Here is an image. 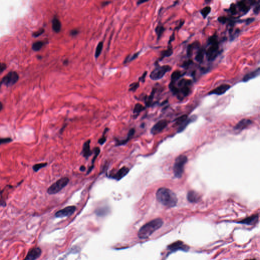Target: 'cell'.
<instances>
[{"instance_id":"52a82bcc","label":"cell","mask_w":260,"mask_h":260,"mask_svg":"<svg viewBox=\"0 0 260 260\" xmlns=\"http://www.w3.org/2000/svg\"><path fill=\"white\" fill-rule=\"evenodd\" d=\"M69 181V179L67 177L60 178L49 186L47 189V193L49 194H57L68 185Z\"/></svg>"},{"instance_id":"44dd1931","label":"cell","mask_w":260,"mask_h":260,"mask_svg":"<svg viewBox=\"0 0 260 260\" xmlns=\"http://www.w3.org/2000/svg\"><path fill=\"white\" fill-rule=\"evenodd\" d=\"M186 74V72L182 73L180 70H175L172 73L171 75V81L170 83L175 84L176 81H177L181 77L184 76Z\"/></svg>"},{"instance_id":"e0dca14e","label":"cell","mask_w":260,"mask_h":260,"mask_svg":"<svg viewBox=\"0 0 260 260\" xmlns=\"http://www.w3.org/2000/svg\"><path fill=\"white\" fill-rule=\"evenodd\" d=\"M260 68H258V69L254 70L253 71L246 74V75L244 76L242 81V82H248L250 80L253 79L254 78H257V77L260 75Z\"/></svg>"},{"instance_id":"d590c367","label":"cell","mask_w":260,"mask_h":260,"mask_svg":"<svg viewBox=\"0 0 260 260\" xmlns=\"http://www.w3.org/2000/svg\"><path fill=\"white\" fill-rule=\"evenodd\" d=\"M188 119V116L186 115H183L181 117H178L175 120V126H178V125H181L183 123H184L185 121H186Z\"/></svg>"},{"instance_id":"f1b7e54d","label":"cell","mask_w":260,"mask_h":260,"mask_svg":"<svg viewBox=\"0 0 260 260\" xmlns=\"http://www.w3.org/2000/svg\"><path fill=\"white\" fill-rule=\"evenodd\" d=\"M196 119H197V117L196 115H192V117H190V118L187 119L186 121L182 123V125H180V127L178 130V132L182 131L190 123H192V121H195Z\"/></svg>"},{"instance_id":"4dcf8cb0","label":"cell","mask_w":260,"mask_h":260,"mask_svg":"<svg viewBox=\"0 0 260 260\" xmlns=\"http://www.w3.org/2000/svg\"><path fill=\"white\" fill-rule=\"evenodd\" d=\"M103 48V42L102 41H101L97 46L96 49L95 51V54H94L95 58L98 59L99 57V56L101 55V52L102 51Z\"/></svg>"},{"instance_id":"836d02e7","label":"cell","mask_w":260,"mask_h":260,"mask_svg":"<svg viewBox=\"0 0 260 260\" xmlns=\"http://www.w3.org/2000/svg\"><path fill=\"white\" fill-rule=\"evenodd\" d=\"M44 45V42L43 41H37L34 43L32 45V49L35 51H39Z\"/></svg>"},{"instance_id":"60d3db41","label":"cell","mask_w":260,"mask_h":260,"mask_svg":"<svg viewBox=\"0 0 260 260\" xmlns=\"http://www.w3.org/2000/svg\"><path fill=\"white\" fill-rule=\"evenodd\" d=\"M194 63L193 61L190 59H189L188 61H184L183 63H182V65L181 67L182 68H184L185 69H188L190 65H192V63Z\"/></svg>"},{"instance_id":"816d5d0a","label":"cell","mask_w":260,"mask_h":260,"mask_svg":"<svg viewBox=\"0 0 260 260\" xmlns=\"http://www.w3.org/2000/svg\"><path fill=\"white\" fill-rule=\"evenodd\" d=\"M184 23V20H183V21H180V23H179V24L178 25L177 27H176L175 28V30H177L178 31L179 29L182 27V26L183 25Z\"/></svg>"},{"instance_id":"7c38bea8","label":"cell","mask_w":260,"mask_h":260,"mask_svg":"<svg viewBox=\"0 0 260 260\" xmlns=\"http://www.w3.org/2000/svg\"><path fill=\"white\" fill-rule=\"evenodd\" d=\"M168 125V122L166 120L163 119L159 121L156 123L151 129V133L153 135H156L160 133L164 130Z\"/></svg>"},{"instance_id":"4fadbf2b","label":"cell","mask_w":260,"mask_h":260,"mask_svg":"<svg viewBox=\"0 0 260 260\" xmlns=\"http://www.w3.org/2000/svg\"><path fill=\"white\" fill-rule=\"evenodd\" d=\"M168 248V249L171 252H175L178 250H181L184 252H187L189 250V247L188 246L185 245L183 242L180 241H178L170 244Z\"/></svg>"},{"instance_id":"8992f818","label":"cell","mask_w":260,"mask_h":260,"mask_svg":"<svg viewBox=\"0 0 260 260\" xmlns=\"http://www.w3.org/2000/svg\"><path fill=\"white\" fill-rule=\"evenodd\" d=\"M171 69V67L169 65H156V68L150 74V78L153 81L160 80L164 77L167 73L170 72Z\"/></svg>"},{"instance_id":"ffe728a7","label":"cell","mask_w":260,"mask_h":260,"mask_svg":"<svg viewBox=\"0 0 260 260\" xmlns=\"http://www.w3.org/2000/svg\"><path fill=\"white\" fill-rule=\"evenodd\" d=\"M90 140H88L86 142L83 146L82 154L83 156L86 159H88L92 154V152L90 148Z\"/></svg>"},{"instance_id":"4316f807","label":"cell","mask_w":260,"mask_h":260,"mask_svg":"<svg viewBox=\"0 0 260 260\" xmlns=\"http://www.w3.org/2000/svg\"><path fill=\"white\" fill-rule=\"evenodd\" d=\"M135 129H131L129 131L127 138L125 139V140L119 141L117 143V146H122V145H125V144L127 143V142L129 141V140L131 139L133 137V136L134 134H135Z\"/></svg>"},{"instance_id":"7402d4cb","label":"cell","mask_w":260,"mask_h":260,"mask_svg":"<svg viewBox=\"0 0 260 260\" xmlns=\"http://www.w3.org/2000/svg\"><path fill=\"white\" fill-rule=\"evenodd\" d=\"M200 199L199 194L194 190H190L188 192L187 199L190 202L196 203Z\"/></svg>"},{"instance_id":"1f68e13d","label":"cell","mask_w":260,"mask_h":260,"mask_svg":"<svg viewBox=\"0 0 260 260\" xmlns=\"http://www.w3.org/2000/svg\"><path fill=\"white\" fill-rule=\"evenodd\" d=\"M145 109L146 107L144 106L140 103H137L135 105L134 108L133 113L135 114H138L140 113L142 111L144 110Z\"/></svg>"},{"instance_id":"c3c4849f","label":"cell","mask_w":260,"mask_h":260,"mask_svg":"<svg viewBox=\"0 0 260 260\" xmlns=\"http://www.w3.org/2000/svg\"><path fill=\"white\" fill-rule=\"evenodd\" d=\"M70 35L72 36L73 37L76 36V35H78L79 34V31L77 29H73L71 31H70Z\"/></svg>"},{"instance_id":"9f6ffc18","label":"cell","mask_w":260,"mask_h":260,"mask_svg":"<svg viewBox=\"0 0 260 260\" xmlns=\"http://www.w3.org/2000/svg\"><path fill=\"white\" fill-rule=\"evenodd\" d=\"M3 104L1 102H0V111L2 110V109H3Z\"/></svg>"},{"instance_id":"f546056e","label":"cell","mask_w":260,"mask_h":260,"mask_svg":"<svg viewBox=\"0 0 260 260\" xmlns=\"http://www.w3.org/2000/svg\"><path fill=\"white\" fill-rule=\"evenodd\" d=\"M100 148H94V157H93V159H92V166H90V168H89V169H88V173H90V172L92 171V169H93V168H94V162H95V161H96V160L97 157L98 156L99 154H100Z\"/></svg>"},{"instance_id":"6f0895ef","label":"cell","mask_w":260,"mask_h":260,"mask_svg":"<svg viewBox=\"0 0 260 260\" xmlns=\"http://www.w3.org/2000/svg\"><path fill=\"white\" fill-rule=\"evenodd\" d=\"M68 63V60H65V61H63V64H65V65H67Z\"/></svg>"},{"instance_id":"7dc6e473","label":"cell","mask_w":260,"mask_h":260,"mask_svg":"<svg viewBox=\"0 0 260 260\" xmlns=\"http://www.w3.org/2000/svg\"><path fill=\"white\" fill-rule=\"evenodd\" d=\"M255 20V19L254 18V17H250V18H248V19H245V23H246V25H249L251 23H252V22H254V21Z\"/></svg>"},{"instance_id":"f6af8a7d","label":"cell","mask_w":260,"mask_h":260,"mask_svg":"<svg viewBox=\"0 0 260 260\" xmlns=\"http://www.w3.org/2000/svg\"><path fill=\"white\" fill-rule=\"evenodd\" d=\"M217 21L222 24H225L227 22L228 18L225 17H219L217 18Z\"/></svg>"},{"instance_id":"e575fe53","label":"cell","mask_w":260,"mask_h":260,"mask_svg":"<svg viewBox=\"0 0 260 260\" xmlns=\"http://www.w3.org/2000/svg\"><path fill=\"white\" fill-rule=\"evenodd\" d=\"M140 53V51H139V52H136V53H134V54L131 55H131L128 56L127 58H126V59H125V61H124V63H128V62L133 61L134 60L136 59L138 57V56L139 55Z\"/></svg>"},{"instance_id":"2e32d148","label":"cell","mask_w":260,"mask_h":260,"mask_svg":"<svg viewBox=\"0 0 260 260\" xmlns=\"http://www.w3.org/2000/svg\"><path fill=\"white\" fill-rule=\"evenodd\" d=\"M201 47L200 43L198 41H196L191 44H188L186 49V55L188 57H191L193 54L194 49H198Z\"/></svg>"},{"instance_id":"603a6c76","label":"cell","mask_w":260,"mask_h":260,"mask_svg":"<svg viewBox=\"0 0 260 260\" xmlns=\"http://www.w3.org/2000/svg\"><path fill=\"white\" fill-rule=\"evenodd\" d=\"M173 50L172 48V44H168L167 49L161 51V56L159 59V61H161L163 59H164V58L169 57L173 54Z\"/></svg>"},{"instance_id":"6da1fadb","label":"cell","mask_w":260,"mask_h":260,"mask_svg":"<svg viewBox=\"0 0 260 260\" xmlns=\"http://www.w3.org/2000/svg\"><path fill=\"white\" fill-rule=\"evenodd\" d=\"M156 198L160 203L168 207H174L177 203V198L173 191L166 188H159Z\"/></svg>"},{"instance_id":"b9f144b4","label":"cell","mask_w":260,"mask_h":260,"mask_svg":"<svg viewBox=\"0 0 260 260\" xmlns=\"http://www.w3.org/2000/svg\"><path fill=\"white\" fill-rule=\"evenodd\" d=\"M12 141V139L10 138H0V144H6Z\"/></svg>"},{"instance_id":"ac0fdd59","label":"cell","mask_w":260,"mask_h":260,"mask_svg":"<svg viewBox=\"0 0 260 260\" xmlns=\"http://www.w3.org/2000/svg\"><path fill=\"white\" fill-rule=\"evenodd\" d=\"M258 219H259L258 214H254L250 216V217H247L238 223L242 224H246L248 225H252L254 224H256L258 222Z\"/></svg>"},{"instance_id":"680465c9","label":"cell","mask_w":260,"mask_h":260,"mask_svg":"<svg viewBox=\"0 0 260 260\" xmlns=\"http://www.w3.org/2000/svg\"><path fill=\"white\" fill-rule=\"evenodd\" d=\"M1 85H2V82L0 81V88H1Z\"/></svg>"},{"instance_id":"11a10c76","label":"cell","mask_w":260,"mask_h":260,"mask_svg":"<svg viewBox=\"0 0 260 260\" xmlns=\"http://www.w3.org/2000/svg\"><path fill=\"white\" fill-rule=\"evenodd\" d=\"M79 169H80L81 171H84L86 170V167H85L84 166H81L80 167Z\"/></svg>"},{"instance_id":"7bdbcfd3","label":"cell","mask_w":260,"mask_h":260,"mask_svg":"<svg viewBox=\"0 0 260 260\" xmlns=\"http://www.w3.org/2000/svg\"><path fill=\"white\" fill-rule=\"evenodd\" d=\"M108 130V129H105V130L104 132V133H103V135L102 137L99 140V143L101 145H102L105 142H106V138L105 137V134L106 133V131Z\"/></svg>"},{"instance_id":"5b68a950","label":"cell","mask_w":260,"mask_h":260,"mask_svg":"<svg viewBox=\"0 0 260 260\" xmlns=\"http://www.w3.org/2000/svg\"><path fill=\"white\" fill-rule=\"evenodd\" d=\"M188 162V158L184 155L178 156L175 161L173 166L174 175L177 178H180L184 172L185 165Z\"/></svg>"},{"instance_id":"83f0119b","label":"cell","mask_w":260,"mask_h":260,"mask_svg":"<svg viewBox=\"0 0 260 260\" xmlns=\"http://www.w3.org/2000/svg\"><path fill=\"white\" fill-rule=\"evenodd\" d=\"M166 29L165 28L163 25L162 24H159L155 29V32L157 36V41H159L162 37Z\"/></svg>"},{"instance_id":"74e56055","label":"cell","mask_w":260,"mask_h":260,"mask_svg":"<svg viewBox=\"0 0 260 260\" xmlns=\"http://www.w3.org/2000/svg\"><path fill=\"white\" fill-rule=\"evenodd\" d=\"M139 82H135L130 84L129 86V91L133 92H135L136 90H137L138 88H139Z\"/></svg>"},{"instance_id":"ba28073f","label":"cell","mask_w":260,"mask_h":260,"mask_svg":"<svg viewBox=\"0 0 260 260\" xmlns=\"http://www.w3.org/2000/svg\"><path fill=\"white\" fill-rule=\"evenodd\" d=\"M19 79V74L15 72H10L5 76L2 80V83L7 86H12Z\"/></svg>"},{"instance_id":"d6986e66","label":"cell","mask_w":260,"mask_h":260,"mask_svg":"<svg viewBox=\"0 0 260 260\" xmlns=\"http://www.w3.org/2000/svg\"><path fill=\"white\" fill-rule=\"evenodd\" d=\"M252 121L248 119H243L236 125L235 129L237 130H242L246 129L252 124Z\"/></svg>"},{"instance_id":"cb8c5ba5","label":"cell","mask_w":260,"mask_h":260,"mask_svg":"<svg viewBox=\"0 0 260 260\" xmlns=\"http://www.w3.org/2000/svg\"><path fill=\"white\" fill-rule=\"evenodd\" d=\"M205 54V48L203 47H200V48L198 49V50L197 51V54H196V55L195 57H194L195 61L198 62V63H202Z\"/></svg>"},{"instance_id":"bcb514c9","label":"cell","mask_w":260,"mask_h":260,"mask_svg":"<svg viewBox=\"0 0 260 260\" xmlns=\"http://www.w3.org/2000/svg\"><path fill=\"white\" fill-rule=\"evenodd\" d=\"M147 74H148L147 71L144 72L143 75L141 77H140L139 78V82H141L142 83H144V82H145L146 76L147 75Z\"/></svg>"},{"instance_id":"f907efd6","label":"cell","mask_w":260,"mask_h":260,"mask_svg":"<svg viewBox=\"0 0 260 260\" xmlns=\"http://www.w3.org/2000/svg\"><path fill=\"white\" fill-rule=\"evenodd\" d=\"M174 40H175V33H174V32H173L172 35H171V36H170L169 40L168 41V44H172V42L174 41Z\"/></svg>"},{"instance_id":"ee69618b","label":"cell","mask_w":260,"mask_h":260,"mask_svg":"<svg viewBox=\"0 0 260 260\" xmlns=\"http://www.w3.org/2000/svg\"><path fill=\"white\" fill-rule=\"evenodd\" d=\"M44 31H45V30H44V29H40L38 31H37V32H35L33 33V36L34 37H38L39 36L42 35V34H43V33L44 32Z\"/></svg>"},{"instance_id":"9c48e42d","label":"cell","mask_w":260,"mask_h":260,"mask_svg":"<svg viewBox=\"0 0 260 260\" xmlns=\"http://www.w3.org/2000/svg\"><path fill=\"white\" fill-rule=\"evenodd\" d=\"M76 210V207L75 206H69L63 209L59 210L55 214L57 217H69L72 215Z\"/></svg>"},{"instance_id":"ab89813d","label":"cell","mask_w":260,"mask_h":260,"mask_svg":"<svg viewBox=\"0 0 260 260\" xmlns=\"http://www.w3.org/2000/svg\"><path fill=\"white\" fill-rule=\"evenodd\" d=\"M255 6L254 7V9H253V12L256 15H258L259 14L260 11V2L259 1L258 2H257L256 4L254 5Z\"/></svg>"},{"instance_id":"3957f363","label":"cell","mask_w":260,"mask_h":260,"mask_svg":"<svg viewBox=\"0 0 260 260\" xmlns=\"http://www.w3.org/2000/svg\"><path fill=\"white\" fill-rule=\"evenodd\" d=\"M163 224V221L161 219H156L148 222L140 229L138 236L140 239H146L160 229Z\"/></svg>"},{"instance_id":"484cf974","label":"cell","mask_w":260,"mask_h":260,"mask_svg":"<svg viewBox=\"0 0 260 260\" xmlns=\"http://www.w3.org/2000/svg\"><path fill=\"white\" fill-rule=\"evenodd\" d=\"M156 88H153L152 90V92L150 96L146 95V96L144 97V102L146 103V106L147 107H150L152 105L153 100H154V94H156Z\"/></svg>"},{"instance_id":"db71d44e","label":"cell","mask_w":260,"mask_h":260,"mask_svg":"<svg viewBox=\"0 0 260 260\" xmlns=\"http://www.w3.org/2000/svg\"><path fill=\"white\" fill-rule=\"evenodd\" d=\"M110 3L111 2H108V1L103 2L102 3V6H106L107 5H108V4Z\"/></svg>"},{"instance_id":"8fae6325","label":"cell","mask_w":260,"mask_h":260,"mask_svg":"<svg viewBox=\"0 0 260 260\" xmlns=\"http://www.w3.org/2000/svg\"><path fill=\"white\" fill-rule=\"evenodd\" d=\"M257 1H249L250 4H248L246 3V1H239L237 3L238 8L239 10L243 13L244 15L247 14L250 9V6L252 5H254L256 4Z\"/></svg>"},{"instance_id":"7a4b0ae2","label":"cell","mask_w":260,"mask_h":260,"mask_svg":"<svg viewBox=\"0 0 260 260\" xmlns=\"http://www.w3.org/2000/svg\"><path fill=\"white\" fill-rule=\"evenodd\" d=\"M208 48L205 49V55L209 61L215 60L221 51L219 50V42L217 33L211 36L207 40Z\"/></svg>"},{"instance_id":"f35d334b","label":"cell","mask_w":260,"mask_h":260,"mask_svg":"<svg viewBox=\"0 0 260 260\" xmlns=\"http://www.w3.org/2000/svg\"><path fill=\"white\" fill-rule=\"evenodd\" d=\"M226 11L228 12H229L232 15H235L237 13L236 6L234 3H232L230 5L229 9L226 10Z\"/></svg>"},{"instance_id":"5bb4252c","label":"cell","mask_w":260,"mask_h":260,"mask_svg":"<svg viewBox=\"0 0 260 260\" xmlns=\"http://www.w3.org/2000/svg\"><path fill=\"white\" fill-rule=\"evenodd\" d=\"M42 251L39 248H33L27 254L23 260H36L41 256Z\"/></svg>"},{"instance_id":"8d00e7d4","label":"cell","mask_w":260,"mask_h":260,"mask_svg":"<svg viewBox=\"0 0 260 260\" xmlns=\"http://www.w3.org/2000/svg\"><path fill=\"white\" fill-rule=\"evenodd\" d=\"M47 163H41L39 164H35L33 166V169L35 172H38L41 168H44L47 166Z\"/></svg>"},{"instance_id":"30bf717a","label":"cell","mask_w":260,"mask_h":260,"mask_svg":"<svg viewBox=\"0 0 260 260\" xmlns=\"http://www.w3.org/2000/svg\"><path fill=\"white\" fill-rule=\"evenodd\" d=\"M231 88V86L228 84H221V86L217 87V88L213 89V90H211L210 92H209L207 95H217V96H221L223 94H225L226 92H227L228 90H229L230 88Z\"/></svg>"},{"instance_id":"d4e9b609","label":"cell","mask_w":260,"mask_h":260,"mask_svg":"<svg viewBox=\"0 0 260 260\" xmlns=\"http://www.w3.org/2000/svg\"><path fill=\"white\" fill-rule=\"evenodd\" d=\"M61 21L57 17H54L52 21V28L55 33H59L61 30Z\"/></svg>"},{"instance_id":"d6a6232c","label":"cell","mask_w":260,"mask_h":260,"mask_svg":"<svg viewBox=\"0 0 260 260\" xmlns=\"http://www.w3.org/2000/svg\"><path fill=\"white\" fill-rule=\"evenodd\" d=\"M211 10V8L210 7L206 6L204 8H203L202 9H201L200 11V13L202 15L203 19H206L207 18V16L210 14Z\"/></svg>"},{"instance_id":"277c9868","label":"cell","mask_w":260,"mask_h":260,"mask_svg":"<svg viewBox=\"0 0 260 260\" xmlns=\"http://www.w3.org/2000/svg\"><path fill=\"white\" fill-rule=\"evenodd\" d=\"M192 84V81L186 78H182L178 81L176 86L178 92L176 97L179 100L182 101L190 94Z\"/></svg>"},{"instance_id":"9a60e30c","label":"cell","mask_w":260,"mask_h":260,"mask_svg":"<svg viewBox=\"0 0 260 260\" xmlns=\"http://www.w3.org/2000/svg\"><path fill=\"white\" fill-rule=\"evenodd\" d=\"M129 171L130 170L128 167H123L122 168H121L119 171H117L116 173L112 174V175L111 174L109 176L111 178L119 181L123 178L125 176H126L127 174H128Z\"/></svg>"},{"instance_id":"f5cc1de1","label":"cell","mask_w":260,"mask_h":260,"mask_svg":"<svg viewBox=\"0 0 260 260\" xmlns=\"http://www.w3.org/2000/svg\"><path fill=\"white\" fill-rule=\"evenodd\" d=\"M147 2H148V1L140 0V1H138L137 2V5H139L142 4V3H144Z\"/></svg>"},{"instance_id":"681fc988","label":"cell","mask_w":260,"mask_h":260,"mask_svg":"<svg viewBox=\"0 0 260 260\" xmlns=\"http://www.w3.org/2000/svg\"><path fill=\"white\" fill-rule=\"evenodd\" d=\"M6 65L3 63H0V73L3 72L6 69Z\"/></svg>"},{"instance_id":"91938a15","label":"cell","mask_w":260,"mask_h":260,"mask_svg":"<svg viewBox=\"0 0 260 260\" xmlns=\"http://www.w3.org/2000/svg\"><path fill=\"white\" fill-rule=\"evenodd\" d=\"M256 260L255 259H253V260Z\"/></svg>"}]
</instances>
